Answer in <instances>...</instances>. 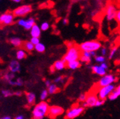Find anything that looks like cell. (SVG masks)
I'll return each instance as SVG.
<instances>
[{"label": "cell", "mask_w": 120, "mask_h": 119, "mask_svg": "<svg viewBox=\"0 0 120 119\" xmlns=\"http://www.w3.org/2000/svg\"><path fill=\"white\" fill-rule=\"evenodd\" d=\"M85 108L82 106H73L65 113L66 119H74L84 113Z\"/></svg>", "instance_id": "cell-4"}, {"label": "cell", "mask_w": 120, "mask_h": 119, "mask_svg": "<svg viewBox=\"0 0 120 119\" xmlns=\"http://www.w3.org/2000/svg\"><path fill=\"white\" fill-rule=\"evenodd\" d=\"M26 57V51L23 49H19L16 53V58L17 60H23L24 58Z\"/></svg>", "instance_id": "cell-22"}, {"label": "cell", "mask_w": 120, "mask_h": 119, "mask_svg": "<svg viewBox=\"0 0 120 119\" xmlns=\"http://www.w3.org/2000/svg\"><path fill=\"white\" fill-rule=\"evenodd\" d=\"M117 11L118 8L114 4H109L105 9V19H106V20L109 22H112L114 21L116 22Z\"/></svg>", "instance_id": "cell-5"}, {"label": "cell", "mask_w": 120, "mask_h": 119, "mask_svg": "<svg viewBox=\"0 0 120 119\" xmlns=\"http://www.w3.org/2000/svg\"><path fill=\"white\" fill-rule=\"evenodd\" d=\"M22 47L24 50L28 52H31L34 49V45L31 41H24L22 43Z\"/></svg>", "instance_id": "cell-19"}, {"label": "cell", "mask_w": 120, "mask_h": 119, "mask_svg": "<svg viewBox=\"0 0 120 119\" xmlns=\"http://www.w3.org/2000/svg\"><path fill=\"white\" fill-rule=\"evenodd\" d=\"M117 47H113L111 50H110V51H109V59H112L114 57V56L116 55V52H117Z\"/></svg>", "instance_id": "cell-31"}, {"label": "cell", "mask_w": 120, "mask_h": 119, "mask_svg": "<svg viewBox=\"0 0 120 119\" xmlns=\"http://www.w3.org/2000/svg\"><path fill=\"white\" fill-rule=\"evenodd\" d=\"M64 113V110L62 107L59 106H49L48 111V116L50 119H54L58 116L62 115Z\"/></svg>", "instance_id": "cell-12"}, {"label": "cell", "mask_w": 120, "mask_h": 119, "mask_svg": "<svg viewBox=\"0 0 120 119\" xmlns=\"http://www.w3.org/2000/svg\"><path fill=\"white\" fill-rule=\"evenodd\" d=\"M48 95H49V93H48L47 89H44V90H42V91L40 94V99H41V101H44L45 100L47 99Z\"/></svg>", "instance_id": "cell-29"}, {"label": "cell", "mask_w": 120, "mask_h": 119, "mask_svg": "<svg viewBox=\"0 0 120 119\" xmlns=\"http://www.w3.org/2000/svg\"><path fill=\"white\" fill-rule=\"evenodd\" d=\"M119 96H120V92L119 91H117L116 89L115 88L114 90L112 92V94L109 95L108 98H109V101H114V100L117 99Z\"/></svg>", "instance_id": "cell-23"}, {"label": "cell", "mask_w": 120, "mask_h": 119, "mask_svg": "<svg viewBox=\"0 0 120 119\" xmlns=\"http://www.w3.org/2000/svg\"><path fill=\"white\" fill-rule=\"evenodd\" d=\"M40 28H41V31H44V32L47 31L48 29H49V24L47 22H44L41 24Z\"/></svg>", "instance_id": "cell-32"}, {"label": "cell", "mask_w": 120, "mask_h": 119, "mask_svg": "<svg viewBox=\"0 0 120 119\" xmlns=\"http://www.w3.org/2000/svg\"><path fill=\"white\" fill-rule=\"evenodd\" d=\"M47 91H48V93L49 94H56L57 92L59 91V86L56 84V83H52L48 88H47Z\"/></svg>", "instance_id": "cell-21"}, {"label": "cell", "mask_w": 120, "mask_h": 119, "mask_svg": "<svg viewBox=\"0 0 120 119\" xmlns=\"http://www.w3.org/2000/svg\"><path fill=\"white\" fill-rule=\"evenodd\" d=\"M67 67V62L64 59H60V60L56 61L52 66H51V71L54 72L56 71H62Z\"/></svg>", "instance_id": "cell-14"}, {"label": "cell", "mask_w": 120, "mask_h": 119, "mask_svg": "<svg viewBox=\"0 0 120 119\" xmlns=\"http://www.w3.org/2000/svg\"><path fill=\"white\" fill-rule=\"evenodd\" d=\"M14 95L17 96H22V91H15V92L14 93Z\"/></svg>", "instance_id": "cell-40"}, {"label": "cell", "mask_w": 120, "mask_h": 119, "mask_svg": "<svg viewBox=\"0 0 120 119\" xmlns=\"http://www.w3.org/2000/svg\"><path fill=\"white\" fill-rule=\"evenodd\" d=\"M44 83H45V85H46V86L48 88L52 83V81L50 80H46V81H45V82H44Z\"/></svg>", "instance_id": "cell-39"}, {"label": "cell", "mask_w": 120, "mask_h": 119, "mask_svg": "<svg viewBox=\"0 0 120 119\" xmlns=\"http://www.w3.org/2000/svg\"><path fill=\"white\" fill-rule=\"evenodd\" d=\"M82 55V51L79 48V46L76 45H69L67 53L64 56L63 59L68 63L73 61H78Z\"/></svg>", "instance_id": "cell-2"}, {"label": "cell", "mask_w": 120, "mask_h": 119, "mask_svg": "<svg viewBox=\"0 0 120 119\" xmlns=\"http://www.w3.org/2000/svg\"><path fill=\"white\" fill-rule=\"evenodd\" d=\"M116 89L117 91H119L120 92V84H119V85H118V86L116 87Z\"/></svg>", "instance_id": "cell-45"}, {"label": "cell", "mask_w": 120, "mask_h": 119, "mask_svg": "<svg viewBox=\"0 0 120 119\" xmlns=\"http://www.w3.org/2000/svg\"><path fill=\"white\" fill-rule=\"evenodd\" d=\"M30 34H31L32 37H37L39 38L41 34V30L40 26L37 25L36 24L33 26V27L30 30Z\"/></svg>", "instance_id": "cell-16"}, {"label": "cell", "mask_w": 120, "mask_h": 119, "mask_svg": "<svg viewBox=\"0 0 120 119\" xmlns=\"http://www.w3.org/2000/svg\"><path fill=\"white\" fill-rule=\"evenodd\" d=\"M116 22L117 24L120 26V7L118 8V11H117L116 16Z\"/></svg>", "instance_id": "cell-35"}, {"label": "cell", "mask_w": 120, "mask_h": 119, "mask_svg": "<svg viewBox=\"0 0 120 119\" xmlns=\"http://www.w3.org/2000/svg\"><path fill=\"white\" fill-rule=\"evenodd\" d=\"M15 78V74L14 73H11V72H9L7 73H6L5 75L3 77V79L7 82V83H9V81L14 80Z\"/></svg>", "instance_id": "cell-24"}, {"label": "cell", "mask_w": 120, "mask_h": 119, "mask_svg": "<svg viewBox=\"0 0 120 119\" xmlns=\"http://www.w3.org/2000/svg\"><path fill=\"white\" fill-rule=\"evenodd\" d=\"M107 54V49L105 48V47H101V55L104 56H106Z\"/></svg>", "instance_id": "cell-38"}, {"label": "cell", "mask_w": 120, "mask_h": 119, "mask_svg": "<svg viewBox=\"0 0 120 119\" xmlns=\"http://www.w3.org/2000/svg\"><path fill=\"white\" fill-rule=\"evenodd\" d=\"M0 119H11V118L9 115H4V116H2L0 118Z\"/></svg>", "instance_id": "cell-43"}, {"label": "cell", "mask_w": 120, "mask_h": 119, "mask_svg": "<svg viewBox=\"0 0 120 119\" xmlns=\"http://www.w3.org/2000/svg\"><path fill=\"white\" fill-rule=\"evenodd\" d=\"M14 15L13 12L7 11L0 15V25L4 26L13 24L14 21Z\"/></svg>", "instance_id": "cell-10"}, {"label": "cell", "mask_w": 120, "mask_h": 119, "mask_svg": "<svg viewBox=\"0 0 120 119\" xmlns=\"http://www.w3.org/2000/svg\"><path fill=\"white\" fill-rule=\"evenodd\" d=\"M86 96H87V94H84V93L81 94L79 96V97H78V101L80 102V103H83L86 101Z\"/></svg>", "instance_id": "cell-33"}, {"label": "cell", "mask_w": 120, "mask_h": 119, "mask_svg": "<svg viewBox=\"0 0 120 119\" xmlns=\"http://www.w3.org/2000/svg\"><path fill=\"white\" fill-rule=\"evenodd\" d=\"M1 94L3 97L4 98H8V97H10L11 96L14 95V93L11 92L10 90H8V89H3L1 91Z\"/></svg>", "instance_id": "cell-27"}, {"label": "cell", "mask_w": 120, "mask_h": 119, "mask_svg": "<svg viewBox=\"0 0 120 119\" xmlns=\"http://www.w3.org/2000/svg\"><path fill=\"white\" fill-rule=\"evenodd\" d=\"M81 66V61L79 60L78 61H73L71 62L67 63V67L72 71H74L76 69H78Z\"/></svg>", "instance_id": "cell-17"}, {"label": "cell", "mask_w": 120, "mask_h": 119, "mask_svg": "<svg viewBox=\"0 0 120 119\" xmlns=\"http://www.w3.org/2000/svg\"><path fill=\"white\" fill-rule=\"evenodd\" d=\"M1 1H2V0H0V2H1Z\"/></svg>", "instance_id": "cell-48"}, {"label": "cell", "mask_w": 120, "mask_h": 119, "mask_svg": "<svg viewBox=\"0 0 120 119\" xmlns=\"http://www.w3.org/2000/svg\"><path fill=\"white\" fill-rule=\"evenodd\" d=\"M104 103H105V101H104V100L99 99V100L97 101V103H96L95 107H100V106H103V105H104Z\"/></svg>", "instance_id": "cell-37"}, {"label": "cell", "mask_w": 120, "mask_h": 119, "mask_svg": "<svg viewBox=\"0 0 120 119\" xmlns=\"http://www.w3.org/2000/svg\"><path fill=\"white\" fill-rule=\"evenodd\" d=\"M9 41L14 47H17V48L21 47L22 45V43H23L22 39L19 37H11L9 39Z\"/></svg>", "instance_id": "cell-20"}, {"label": "cell", "mask_w": 120, "mask_h": 119, "mask_svg": "<svg viewBox=\"0 0 120 119\" xmlns=\"http://www.w3.org/2000/svg\"><path fill=\"white\" fill-rule=\"evenodd\" d=\"M17 23L19 26L23 27L26 30H31V29L35 24V20L33 18H29L27 19H20Z\"/></svg>", "instance_id": "cell-13"}, {"label": "cell", "mask_w": 120, "mask_h": 119, "mask_svg": "<svg viewBox=\"0 0 120 119\" xmlns=\"http://www.w3.org/2000/svg\"><path fill=\"white\" fill-rule=\"evenodd\" d=\"M79 60L81 61V63H84V64H90L92 60V58L90 57H88V56H84V55H81V57L79 58Z\"/></svg>", "instance_id": "cell-26"}, {"label": "cell", "mask_w": 120, "mask_h": 119, "mask_svg": "<svg viewBox=\"0 0 120 119\" xmlns=\"http://www.w3.org/2000/svg\"><path fill=\"white\" fill-rule=\"evenodd\" d=\"M94 60L98 64H101V63H104L106 61V58L105 56H102V55H97L95 57H94Z\"/></svg>", "instance_id": "cell-28"}, {"label": "cell", "mask_w": 120, "mask_h": 119, "mask_svg": "<svg viewBox=\"0 0 120 119\" xmlns=\"http://www.w3.org/2000/svg\"><path fill=\"white\" fill-rule=\"evenodd\" d=\"M116 76L112 73H107L104 76H101L100 79L97 82V86L99 88L107 86L114 84L116 81Z\"/></svg>", "instance_id": "cell-7"}, {"label": "cell", "mask_w": 120, "mask_h": 119, "mask_svg": "<svg viewBox=\"0 0 120 119\" xmlns=\"http://www.w3.org/2000/svg\"><path fill=\"white\" fill-rule=\"evenodd\" d=\"M32 11V7L31 5H23L15 9L13 11V14L14 17H25L29 13H31Z\"/></svg>", "instance_id": "cell-9"}, {"label": "cell", "mask_w": 120, "mask_h": 119, "mask_svg": "<svg viewBox=\"0 0 120 119\" xmlns=\"http://www.w3.org/2000/svg\"><path fill=\"white\" fill-rule=\"evenodd\" d=\"M0 100H1V96H0Z\"/></svg>", "instance_id": "cell-47"}, {"label": "cell", "mask_w": 120, "mask_h": 119, "mask_svg": "<svg viewBox=\"0 0 120 119\" xmlns=\"http://www.w3.org/2000/svg\"><path fill=\"white\" fill-rule=\"evenodd\" d=\"M62 24L63 25H67L69 24V19L67 18H64L62 20Z\"/></svg>", "instance_id": "cell-41"}, {"label": "cell", "mask_w": 120, "mask_h": 119, "mask_svg": "<svg viewBox=\"0 0 120 119\" xmlns=\"http://www.w3.org/2000/svg\"><path fill=\"white\" fill-rule=\"evenodd\" d=\"M30 41H31L34 45H37L39 43H40V41H39V38H37V37H32L31 39H30Z\"/></svg>", "instance_id": "cell-34"}, {"label": "cell", "mask_w": 120, "mask_h": 119, "mask_svg": "<svg viewBox=\"0 0 120 119\" xmlns=\"http://www.w3.org/2000/svg\"><path fill=\"white\" fill-rule=\"evenodd\" d=\"M26 98L29 105H34L36 102V95L34 93L29 92L26 94Z\"/></svg>", "instance_id": "cell-18"}, {"label": "cell", "mask_w": 120, "mask_h": 119, "mask_svg": "<svg viewBox=\"0 0 120 119\" xmlns=\"http://www.w3.org/2000/svg\"><path fill=\"white\" fill-rule=\"evenodd\" d=\"M108 69H109V65L106 62L93 65L91 66V70L92 73L97 74V75L99 76H103L105 74H107Z\"/></svg>", "instance_id": "cell-8"}, {"label": "cell", "mask_w": 120, "mask_h": 119, "mask_svg": "<svg viewBox=\"0 0 120 119\" xmlns=\"http://www.w3.org/2000/svg\"><path fill=\"white\" fill-rule=\"evenodd\" d=\"M115 88H116V86L114 84L99 88L98 91L97 93V96L99 98V99L105 101L109 98V95L112 94V92L114 90Z\"/></svg>", "instance_id": "cell-6"}, {"label": "cell", "mask_w": 120, "mask_h": 119, "mask_svg": "<svg viewBox=\"0 0 120 119\" xmlns=\"http://www.w3.org/2000/svg\"><path fill=\"white\" fill-rule=\"evenodd\" d=\"M49 106L45 101H41L34 106L32 110L33 119H44V118L48 115Z\"/></svg>", "instance_id": "cell-1"}, {"label": "cell", "mask_w": 120, "mask_h": 119, "mask_svg": "<svg viewBox=\"0 0 120 119\" xmlns=\"http://www.w3.org/2000/svg\"><path fill=\"white\" fill-rule=\"evenodd\" d=\"M34 49L39 53H43L45 51V50H46V47H45V45L44 43L40 42L34 46Z\"/></svg>", "instance_id": "cell-25"}, {"label": "cell", "mask_w": 120, "mask_h": 119, "mask_svg": "<svg viewBox=\"0 0 120 119\" xmlns=\"http://www.w3.org/2000/svg\"><path fill=\"white\" fill-rule=\"evenodd\" d=\"M9 71L11 73H19L21 71L20 64L18 62L17 60H12L9 64Z\"/></svg>", "instance_id": "cell-15"}, {"label": "cell", "mask_w": 120, "mask_h": 119, "mask_svg": "<svg viewBox=\"0 0 120 119\" xmlns=\"http://www.w3.org/2000/svg\"><path fill=\"white\" fill-rule=\"evenodd\" d=\"M99 100V98L97 97V94L90 93L87 94L86 101L82 103V106L84 108H93L95 107L96 103L97 101Z\"/></svg>", "instance_id": "cell-11"}, {"label": "cell", "mask_w": 120, "mask_h": 119, "mask_svg": "<svg viewBox=\"0 0 120 119\" xmlns=\"http://www.w3.org/2000/svg\"><path fill=\"white\" fill-rule=\"evenodd\" d=\"M14 119H24V116L22 115H18L15 117Z\"/></svg>", "instance_id": "cell-42"}, {"label": "cell", "mask_w": 120, "mask_h": 119, "mask_svg": "<svg viewBox=\"0 0 120 119\" xmlns=\"http://www.w3.org/2000/svg\"><path fill=\"white\" fill-rule=\"evenodd\" d=\"M102 44L97 40H89L81 43L79 48L81 51H97L101 49Z\"/></svg>", "instance_id": "cell-3"}, {"label": "cell", "mask_w": 120, "mask_h": 119, "mask_svg": "<svg viewBox=\"0 0 120 119\" xmlns=\"http://www.w3.org/2000/svg\"><path fill=\"white\" fill-rule=\"evenodd\" d=\"M23 86V81L22 79L18 78L17 80H15V86Z\"/></svg>", "instance_id": "cell-36"}, {"label": "cell", "mask_w": 120, "mask_h": 119, "mask_svg": "<svg viewBox=\"0 0 120 119\" xmlns=\"http://www.w3.org/2000/svg\"><path fill=\"white\" fill-rule=\"evenodd\" d=\"M119 74L120 75V67H119Z\"/></svg>", "instance_id": "cell-46"}, {"label": "cell", "mask_w": 120, "mask_h": 119, "mask_svg": "<svg viewBox=\"0 0 120 119\" xmlns=\"http://www.w3.org/2000/svg\"><path fill=\"white\" fill-rule=\"evenodd\" d=\"M11 1L14 3H20L22 0H11Z\"/></svg>", "instance_id": "cell-44"}, {"label": "cell", "mask_w": 120, "mask_h": 119, "mask_svg": "<svg viewBox=\"0 0 120 119\" xmlns=\"http://www.w3.org/2000/svg\"><path fill=\"white\" fill-rule=\"evenodd\" d=\"M64 76H59L56 77L54 79L53 82H54V83H56L57 85V84H59V83H62L64 82Z\"/></svg>", "instance_id": "cell-30"}]
</instances>
